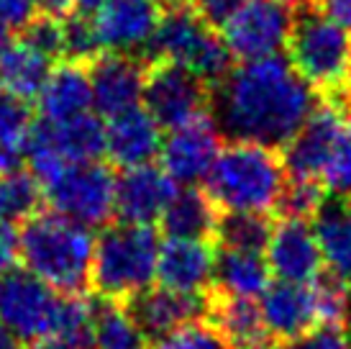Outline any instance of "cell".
<instances>
[{"label": "cell", "mask_w": 351, "mask_h": 349, "mask_svg": "<svg viewBox=\"0 0 351 349\" xmlns=\"http://www.w3.org/2000/svg\"><path fill=\"white\" fill-rule=\"evenodd\" d=\"M315 106V90L293 65L285 57H269L228 69L210 98V118L231 142L285 149Z\"/></svg>", "instance_id": "obj_1"}, {"label": "cell", "mask_w": 351, "mask_h": 349, "mask_svg": "<svg viewBox=\"0 0 351 349\" xmlns=\"http://www.w3.org/2000/svg\"><path fill=\"white\" fill-rule=\"evenodd\" d=\"M285 183L287 172L277 149L231 142L221 149L213 170L205 177V195L226 214L267 216L280 203Z\"/></svg>", "instance_id": "obj_2"}, {"label": "cell", "mask_w": 351, "mask_h": 349, "mask_svg": "<svg viewBox=\"0 0 351 349\" xmlns=\"http://www.w3.org/2000/svg\"><path fill=\"white\" fill-rule=\"evenodd\" d=\"M21 267L62 295H82L90 285L95 236L57 214H36L23 223Z\"/></svg>", "instance_id": "obj_3"}, {"label": "cell", "mask_w": 351, "mask_h": 349, "mask_svg": "<svg viewBox=\"0 0 351 349\" xmlns=\"http://www.w3.org/2000/svg\"><path fill=\"white\" fill-rule=\"evenodd\" d=\"M159 244L154 226L110 223L95 239L90 282L108 301H134L156 280Z\"/></svg>", "instance_id": "obj_4"}, {"label": "cell", "mask_w": 351, "mask_h": 349, "mask_svg": "<svg viewBox=\"0 0 351 349\" xmlns=\"http://www.w3.org/2000/svg\"><path fill=\"white\" fill-rule=\"evenodd\" d=\"M154 62L177 65L193 72L208 85H218L231 69V54L215 29L197 13V8L177 3L162 13L156 31L149 41Z\"/></svg>", "instance_id": "obj_5"}, {"label": "cell", "mask_w": 351, "mask_h": 349, "mask_svg": "<svg viewBox=\"0 0 351 349\" xmlns=\"http://www.w3.org/2000/svg\"><path fill=\"white\" fill-rule=\"evenodd\" d=\"M290 65L313 90L326 98L351 95V34L323 19L318 10H302L287 41Z\"/></svg>", "instance_id": "obj_6"}, {"label": "cell", "mask_w": 351, "mask_h": 349, "mask_svg": "<svg viewBox=\"0 0 351 349\" xmlns=\"http://www.w3.org/2000/svg\"><path fill=\"white\" fill-rule=\"evenodd\" d=\"M67 298L36 275L16 267L0 275V326L21 341H39L62 326Z\"/></svg>", "instance_id": "obj_7"}, {"label": "cell", "mask_w": 351, "mask_h": 349, "mask_svg": "<svg viewBox=\"0 0 351 349\" xmlns=\"http://www.w3.org/2000/svg\"><path fill=\"white\" fill-rule=\"evenodd\" d=\"M44 201L51 214L85 229L106 226L116 216V174L103 162L67 165L44 185Z\"/></svg>", "instance_id": "obj_8"}, {"label": "cell", "mask_w": 351, "mask_h": 349, "mask_svg": "<svg viewBox=\"0 0 351 349\" xmlns=\"http://www.w3.org/2000/svg\"><path fill=\"white\" fill-rule=\"evenodd\" d=\"M293 10L274 0H246L231 19L221 26L228 54L241 62L280 57L293 34Z\"/></svg>", "instance_id": "obj_9"}, {"label": "cell", "mask_w": 351, "mask_h": 349, "mask_svg": "<svg viewBox=\"0 0 351 349\" xmlns=\"http://www.w3.org/2000/svg\"><path fill=\"white\" fill-rule=\"evenodd\" d=\"M351 113V95L346 98H326L315 106L311 118L302 128L285 144L282 165L287 177L295 180H318L336 139L341 134L343 124Z\"/></svg>", "instance_id": "obj_10"}, {"label": "cell", "mask_w": 351, "mask_h": 349, "mask_svg": "<svg viewBox=\"0 0 351 349\" xmlns=\"http://www.w3.org/2000/svg\"><path fill=\"white\" fill-rule=\"evenodd\" d=\"M208 106H210L208 85L185 67L156 62L147 72L144 108L167 131L208 116Z\"/></svg>", "instance_id": "obj_11"}, {"label": "cell", "mask_w": 351, "mask_h": 349, "mask_svg": "<svg viewBox=\"0 0 351 349\" xmlns=\"http://www.w3.org/2000/svg\"><path fill=\"white\" fill-rule=\"evenodd\" d=\"M221 131L213 124L210 116H200L185 126L172 128L162 142V170L175 183H182L185 188H195L197 183H205L210 174L215 159L221 155Z\"/></svg>", "instance_id": "obj_12"}, {"label": "cell", "mask_w": 351, "mask_h": 349, "mask_svg": "<svg viewBox=\"0 0 351 349\" xmlns=\"http://www.w3.org/2000/svg\"><path fill=\"white\" fill-rule=\"evenodd\" d=\"M144 62L134 54H113L103 52L90 62V90H93V111L98 116L113 118L123 111L138 108L147 87Z\"/></svg>", "instance_id": "obj_13"}, {"label": "cell", "mask_w": 351, "mask_h": 349, "mask_svg": "<svg viewBox=\"0 0 351 349\" xmlns=\"http://www.w3.org/2000/svg\"><path fill=\"white\" fill-rule=\"evenodd\" d=\"M264 260L269 264V272L277 275L280 282L313 285L321 278L323 267L313 223L300 221V218H282L277 226H272Z\"/></svg>", "instance_id": "obj_14"}, {"label": "cell", "mask_w": 351, "mask_h": 349, "mask_svg": "<svg viewBox=\"0 0 351 349\" xmlns=\"http://www.w3.org/2000/svg\"><path fill=\"white\" fill-rule=\"evenodd\" d=\"M215 275V252L208 239H172L165 236L159 244V260H156V280L159 288L195 295L213 285Z\"/></svg>", "instance_id": "obj_15"}, {"label": "cell", "mask_w": 351, "mask_h": 349, "mask_svg": "<svg viewBox=\"0 0 351 349\" xmlns=\"http://www.w3.org/2000/svg\"><path fill=\"white\" fill-rule=\"evenodd\" d=\"M177 193V183L156 165L131 167L116 177V216L123 223L152 226L162 221Z\"/></svg>", "instance_id": "obj_16"}, {"label": "cell", "mask_w": 351, "mask_h": 349, "mask_svg": "<svg viewBox=\"0 0 351 349\" xmlns=\"http://www.w3.org/2000/svg\"><path fill=\"white\" fill-rule=\"evenodd\" d=\"M162 19L154 0H113L106 10L93 16L100 49L113 54H134L149 49L156 23Z\"/></svg>", "instance_id": "obj_17"}, {"label": "cell", "mask_w": 351, "mask_h": 349, "mask_svg": "<svg viewBox=\"0 0 351 349\" xmlns=\"http://www.w3.org/2000/svg\"><path fill=\"white\" fill-rule=\"evenodd\" d=\"M162 126L144 106L106 121V157L121 170L152 165L162 152Z\"/></svg>", "instance_id": "obj_18"}, {"label": "cell", "mask_w": 351, "mask_h": 349, "mask_svg": "<svg viewBox=\"0 0 351 349\" xmlns=\"http://www.w3.org/2000/svg\"><path fill=\"white\" fill-rule=\"evenodd\" d=\"M264 326L272 339L295 341L318 326L315 311V293L313 285H295V282H272L259 298Z\"/></svg>", "instance_id": "obj_19"}, {"label": "cell", "mask_w": 351, "mask_h": 349, "mask_svg": "<svg viewBox=\"0 0 351 349\" xmlns=\"http://www.w3.org/2000/svg\"><path fill=\"white\" fill-rule=\"evenodd\" d=\"M128 303L131 316L136 319L138 329L147 334V339H162L193 321H200L205 311L203 298L182 295L167 288H149Z\"/></svg>", "instance_id": "obj_20"}, {"label": "cell", "mask_w": 351, "mask_h": 349, "mask_svg": "<svg viewBox=\"0 0 351 349\" xmlns=\"http://www.w3.org/2000/svg\"><path fill=\"white\" fill-rule=\"evenodd\" d=\"M313 232L318 239L323 267L328 278L351 293V201L328 198L313 216Z\"/></svg>", "instance_id": "obj_21"}, {"label": "cell", "mask_w": 351, "mask_h": 349, "mask_svg": "<svg viewBox=\"0 0 351 349\" xmlns=\"http://www.w3.org/2000/svg\"><path fill=\"white\" fill-rule=\"evenodd\" d=\"M39 113L44 124H67L80 116L93 113V90L90 75L82 65L62 62L51 69L47 85L41 87Z\"/></svg>", "instance_id": "obj_22"}, {"label": "cell", "mask_w": 351, "mask_h": 349, "mask_svg": "<svg viewBox=\"0 0 351 349\" xmlns=\"http://www.w3.org/2000/svg\"><path fill=\"white\" fill-rule=\"evenodd\" d=\"M269 278H272V272H269L264 254L226 252V249H221V254H215L213 285L221 291L223 298L256 301L272 285Z\"/></svg>", "instance_id": "obj_23"}, {"label": "cell", "mask_w": 351, "mask_h": 349, "mask_svg": "<svg viewBox=\"0 0 351 349\" xmlns=\"http://www.w3.org/2000/svg\"><path fill=\"white\" fill-rule=\"evenodd\" d=\"M39 126L67 165L100 162V157L106 155V124L98 118V113H88L67 124L39 121Z\"/></svg>", "instance_id": "obj_24"}, {"label": "cell", "mask_w": 351, "mask_h": 349, "mask_svg": "<svg viewBox=\"0 0 351 349\" xmlns=\"http://www.w3.org/2000/svg\"><path fill=\"white\" fill-rule=\"evenodd\" d=\"M51 62L47 54H41L39 49H34L23 39L13 41L5 49V57L0 65V85L5 93L21 98V100H34L39 98L41 87L47 85L51 75Z\"/></svg>", "instance_id": "obj_25"}, {"label": "cell", "mask_w": 351, "mask_h": 349, "mask_svg": "<svg viewBox=\"0 0 351 349\" xmlns=\"http://www.w3.org/2000/svg\"><path fill=\"white\" fill-rule=\"evenodd\" d=\"M218 218V208L203 190L182 188L175 193L172 203L167 205L162 229L172 239H208L210 234H215Z\"/></svg>", "instance_id": "obj_26"}, {"label": "cell", "mask_w": 351, "mask_h": 349, "mask_svg": "<svg viewBox=\"0 0 351 349\" xmlns=\"http://www.w3.org/2000/svg\"><path fill=\"white\" fill-rule=\"evenodd\" d=\"M213 319L215 329L223 334L231 349H272V337L256 301L221 298L213 308Z\"/></svg>", "instance_id": "obj_27"}, {"label": "cell", "mask_w": 351, "mask_h": 349, "mask_svg": "<svg viewBox=\"0 0 351 349\" xmlns=\"http://www.w3.org/2000/svg\"><path fill=\"white\" fill-rule=\"evenodd\" d=\"M36 126L26 100L0 90V174L26 165V146Z\"/></svg>", "instance_id": "obj_28"}, {"label": "cell", "mask_w": 351, "mask_h": 349, "mask_svg": "<svg viewBox=\"0 0 351 349\" xmlns=\"http://www.w3.org/2000/svg\"><path fill=\"white\" fill-rule=\"evenodd\" d=\"M93 349H149V339L126 306L108 301L93 313Z\"/></svg>", "instance_id": "obj_29"}, {"label": "cell", "mask_w": 351, "mask_h": 349, "mask_svg": "<svg viewBox=\"0 0 351 349\" xmlns=\"http://www.w3.org/2000/svg\"><path fill=\"white\" fill-rule=\"evenodd\" d=\"M44 203V188L26 170L0 174V226L16 229L31 221Z\"/></svg>", "instance_id": "obj_30"}, {"label": "cell", "mask_w": 351, "mask_h": 349, "mask_svg": "<svg viewBox=\"0 0 351 349\" xmlns=\"http://www.w3.org/2000/svg\"><path fill=\"white\" fill-rule=\"evenodd\" d=\"M213 236L226 252L264 254L272 236V223L259 214H226L218 218Z\"/></svg>", "instance_id": "obj_31"}, {"label": "cell", "mask_w": 351, "mask_h": 349, "mask_svg": "<svg viewBox=\"0 0 351 349\" xmlns=\"http://www.w3.org/2000/svg\"><path fill=\"white\" fill-rule=\"evenodd\" d=\"M93 313L95 303L85 295H69L62 326L49 337L34 341L31 349H93Z\"/></svg>", "instance_id": "obj_32"}, {"label": "cell", "mask_w": 351, "mask_h": 349, "mask_svg": "<svg viewBox=\"0 0 351 349\" xmlns=\"http://www.w3.org/2000/svg\"><path fill=\"white\" fill-rule=\"evenodd\" d=\"M321 185L331 198L351 201V113L331 149V157L321 172Z\"/></svg>", "instance_id": "obj_33"}, {"label": "cell", "mask_w": 351, "mask_h": 349, "mask_svg": "<svg viewBox=\"0 0 351 349\" xmlns=\"http://www.w3.org/2000/svg\"><path fill=\"white\" fill-rule=\"evenodd\" d=\"M62 57L67 62L82 65V62H93L95 57H100V41L95 34V23L90 16H67L62 19Z\"/></svg>", "instance_id": "obj_34"}, {"label": "cell", "mask_w": 351, "mask_h": 349, "mask_svg": "<svg viewBox=\"0 0 351 349\" xmlns=\"http://www.w3.org/2000/svg\"><path fill=\"white\" fill-rule=\"evenodd\" d=\"M323 201H326V188L318 180H295V177H287L285 190L280 195V203H277V211L285 218L308 221L311 216L318 214Z\"/></svg>", "instance_id": "obj_35"}, {"label": "cell", "mask_w": 351, "mask_h": 349, "mask_svg": "<svg viewBox=\"0 0 351 349\" xmlns=\"http://www.w3.org/2000/svg\"><path fill=\"white\" fill-rule=\"evenodd\" d=\"M318 326H346L351 311V293L333 278H318L313 282Z\"/></svg>", "instance_id": "obj_36"}, {"label": "cell", "mask_w": 351, "mask_h": 349, "mask_svg": "<svg viewBox=\"0 0 351 349\" xmlns=\"http://www.w3.org/2000/svg\"><path fill=\"white\" fill-rule=\"evenodd\" d=\"M149 349H231L213 321H193L182 329L154 339Z\"/></svg>", "instance_id": "obj_37"}, {"label": "cell", "mask_w": 351, "mask_h": 349, "mask_svg": "<svg viewBox=\"0 0 351 349\" xmlns=\"http://www.w3.org/2000/svg\"><path fill=\"white\" fill-rule=\"evenodd\" d=\"M21 39L31 44L34 49H39L41 54H47L49 59L62 57V19H51V16H36L29 26L23 29Z\"/></svg>", "instance_id": "obj_38"}, {"label": "cell", "mask_w": 351, "mask_h": 349, "mask_svg": "<svg viewBox=\"0 0 351 349\" xmlns=\"http://www.w3.org/2000/svg\"><path fill=\"white\" fill-rule=\"evenodd\" d=\"M282 349H351V334L346 326H315L300 339L287 341Z\"/></svg>", "instance_id": "obj_39"}, {"label": "cell", "mask_w": 351, "mask_h": 349, "mask_svg": "<svg viewBox=\"0 0 351 349\" xmlns=\"http://www.w3.org/2000/svg\"><path fill=\"white\" fill-rule=\"evenodd\" d=\"M36 19L34 0H0V36L8 39L10 34H23V29Z\"/></svg>", "instance_id": "obj_40"}, {"label": "cell", "mask_w": 351, "mask_h": 349, "mask_svg": "<svg viewBox=\"0 0 351 349\" xmlns=\"http://www.w3.org/2000/svg\"><path fill=\"white\" fill-rule=\"evenodd\" d=\"M244 3L246 0H200V3H197V13H200L213 29L215 26L221 29L226 21L231 19Z\"/></svg>", "instance_id": "obj_41"}, {"label": "cell", "mask_w": 351, "mask_h": 349, "mask_svg": "<svg viewBox=\"0 0 351 349\" xmlns=\"http://www.w3.org/2000/svg\"><path fill=\"white\" fill-rule=\"evenodd\" d=\"M21 267V236L10 226H0V275Z\"/></svg>", "instance_id": "obj_42"}, {"label": "cell", "mask_w": 351, "mask_h": 349, "mask_svg": "<svg viewBox=\"0 0 351 349\" xmlns=\"http://www.w3.org/2000/svg\"><path fill=\"white\" fill-rule=\"evenodd\" d=\"M315 10L323 19L351 34V0H315Z\"/></svg>", "instance_id": "obj_43"}, {"label": "cell", "mask_w": 351, "mask_h": 349, "mask_svg": "<svg viewBox=\"0 0 351 349\" xmlns=\"http://www.w3.org/2000/svg\"><path fill=\"white\" fill-rule=\"evenodd\" d=\"M36 10L41 16H51V19H67V13L75 8V0H34Z\"/></svg>", "instance_id": "obj_44"}, {"label": "cell", "mask_w": 351, "mask_h": 349, "mask_svg": "<svg viewBox=\"0 0 351 349\" xmlns=\"http://www.w3.org/2000/svg\"><path fill=\"white\" fill-rule=\"evenodd\" d=\"M110 3H113V0H75V5L80 8V13H82V16H90V19L98 16L100 10H106Z\"/></svg>", "instance_id": "obj_45"}, {"label": "cell", "mask_w": 351, "mask_h": 349, "mask_svg": "<svg viewBox=\"0 0 351 349\" xmlns=\"http://www.w3.org/2000/svg\"><path fill=\"white\" fill-rule=\"evenodd\" d=\"M0 349H23V341L16 334H10L8 329L0 326Z\"/></svg>", "instance_id": "obj_46"}, {"label": "cell", "mask_w": 351, "mask_h": 349, "mask_svg": "<svg viewBox=\"0 0 351 349\" xmlns=\"http://www.w3.org/2000/svg\"><path fill=\"white\" fill-rule=\"evenodd\" d=\"M274 3H280V5H282V8H287V10L305 5V0H274Z\"/></svg>", "instance_id": "obj_47"}, {"label": "cell", "mask_w": 351, "mask_h": 349, "mask_svg": "<svg viewBox=\"0 0 351 349\" xmlns=\"http://www.w3.org/2000/svg\"><path fill=\"white\" fill-rule=\"evenodd\" d=\"M8 44H10L8 39H3V36H0V65H3V57H5V49H8Z\"/></svg>", "instance_id": "obj_48"}, {"label": "cell", "mask_w": 351, "mask_h": 349, "mask_svg": "<svg viewBox=\"0 0 351 349\" xmlns=\"http://www.w3.org/2000/svg\"><path fill=\"white\" fill-rule=\"evenodd\" d=\"M156 5H159V3H172V0H154Z\"/></svg>", "instance_id": "obj_49"}, {"label": "cell", "mask_w": 351, "mask_h": 349, "mask_svg": "<svg viewBox=\"0 0 351 349\" xmlns=\"http://www.w3.org/2000/svg\"><path fill=\"white\" fill-rule=\"evenodd\" d=\"M195 3H200V0H195Z\"/></svg>", "instance_id": "obj_50"}]
</instances>
